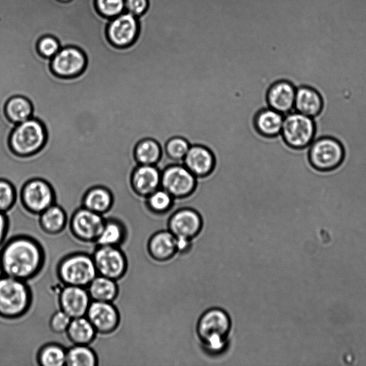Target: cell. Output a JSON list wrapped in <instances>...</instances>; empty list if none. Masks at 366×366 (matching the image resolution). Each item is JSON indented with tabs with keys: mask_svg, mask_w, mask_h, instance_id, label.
Masks as SVG:
<instances>
[{
	"mask_svg": "<svg viewBox=\"0 0 366 366\" xmlns=\"http://www.w3.org/2000/svg\"><path fill=\"white\" fill-rule=\"evenodd\" d=\"M43 264V250L30 238H14L0 252V271L4 275L24 282L38 275Z\"/></svg>",
	"mask_w": 366,
	"mask_h": 366,
	"instance_id": "6da1fadb",
	"label": "cell"
},
{
	"mask_svg": "<svg viewBox=\"0 0 366 366\" xmlns=\"http://www.w3.org/2000/svg\"><path fill=\"white\" fill-rule=\"evenodd\" d=\"M231 325L229 315L221 308L208 309L203 313L198 322L197 334L208 354L219 355L226 350Z\"/></svg>",
	"mask_w": 366,
	"mask_h": 366,
	"instance_id": "7a4b0ae2",
	"label": "cell"
},
{
	"mask_svg": "<svg viewBox=\"0 0 366 366\" xmlns=\"http://www.w3.org/2000/svg\"><path fill=\"white\" fill-rule=\"evenodd\" d=\"M32 293L25 282L7 275L0 277V317L15 319L30 308Z\"/></svg>",
	"mask_w": 366,
	"mask_h": 366,
	"instance_id": "3957f363",
	"label": "cell"
},
{
	"mask_svg": "<svg viewBox=\"0 0 366 366\" xmlns=\"http://www.w3.org/2000/svg\"><path fill=\"white\" fill-rule=\"evenodd\" d=\"M58 275L65 286L88 288L98 274L92 256L76 253L61 261Z\"/></svg>",
	"mask_w": 366,
	"mask_h": 366,
	"instance_id": "277c9868",
	"label": "cell"
},
{
	"mask_svg": "<svg viewBox=\"0 0 366 366\" xmlns=\"http://www.w3.org/2000/svg\"><path fill=\"white\" fill-rule=\"evenodd\" d=\"M45 139L44 126L37 119L31 117L14 127L10 137V146L17 155H30L40 150Z\"/></svg>",
	"mask_w": 366,
	"mask_h": 366,
	"instance_id": "5b68a950",
	"label": "cell"
},
{
	"mask_svg": "<svg viewBox=\"0 0 366 366\" xmlns=\"http://www.w3.org/2000/svg\"><path fill=\"white\" fill-rule=\"evenodd\" d=\"M282 135L286 143L296 149L309 147L316 136L314 119L293 111L285 115Z\"/></svg>",
	"mask_w": 366,
	"mask_h": 366,
	"instance_id": "8992f818",
	"label": "cell"
},
{
	"mask_svg": "<svg viewBox=\"0 0 366 366\" xmlns=\"http://www.w3.org/2000/svg\"><path fill=\"white\" fill-rule=\"evenodd\" d=\"M310 164L321 171H329L339 167L344 159V149L338 139L321 137L314 139L309 146Z\"/></svg>",
	"mask_w": 366,
	"mask_h": 366,
	"instance_id": "52a82bcc",
	"label": "cell"
},
{
	"mask_svg": "<svg viewBox=\"0 0 366 366\" xmlns=\"http://www.w3.org/2000/svg\"><path fill=\"white\" fill-rule=\"evenodd\" d=\"M93 258L98 275L117 282L127 272V258L117 247L98 246Z\"/></svg>",
	"mask_w": 366,
	"mask_h": 366,
	"instance_id": "ba28073f",
	"label": "cell"
},
{
	"mask_svg": "<svg viewBox=\"0 0 366 366\" xmlns=\"http://www.w3.org/2000/svg\"><path fill=\"white\" fill-rule=\"evenodd\" d=\"M106 218L84 207L78 209L69 219L73 235L79 240L95 242L104 227Z\"/></svg>",
	"mask_w": 366,
	"mask_h": 366,
	"instance_id": "9c48e42d",
	"label": "cell"
},
{
	"mask_svg": "<svg viewBox=\"0 0 366 366\" xmlns=\"http://www.w3.org/2000/svg\"><path fill=\"white\" fill-rule=\"evenodd\" d=\"M196 185V177L184 164H174L166 168L161 173V187L173 198H183L193 193Z\"/></svg>",
	"mask_w": 366,
	"mask_h": 366,
	"instance_id": "30bf717a",
	"label": "cell"
},
{
	"mask_svg": "<svg viewBox=\"0 0 366 366\" xmlns=\"http://www.w3.org/2000/svg\"><path fill=\"white\" fill-rule=\"evenodd\" d=\"M169 231L176 238L192 240L203 228V217L191 207H181L172 213L168 222Z\"/></svg>",
	"mask_w": 366,
	"mask_h": 366,
	"instance_id": "8fae6325",
	"label": "cell"
},
{
	"mask_svg": "<svg viewBox=\"0 0 366 366\" xmlns=\"http://www.w3.org/2000/svg\"><path fill=\"white\" fill-rule=\"evenodd\" d=\"M22 198L27 210L36 215L41 214L55 203L54 190L41 179L27 182L23 189Z\"/></svg>",
	"mask_w": 366,
	"mask_h": 366,
	"instance_id": "7c38bea8",
	"label": "cell"
},
{
	"mask_svg": "<svg viewBox=\"0 0 366 366\" xmlns=\"http://www.w3.org/2000/svg\"><path fill=\"white\" fill-rule=\"evenodd\" d=\"M86 317L102 335L115 332L120 323L119 312L113 303L92 301Z\"/></svg>",
	"mask_w": 366,
	"mask_h": 366,
	"instance_id": "4fadbf2b",
	"label": "cell"
},
{
	"mask_svg": "<svg viewBox=\"0 0 366 366\" xmlns=\"http://www.w3.org/2000/svg\"><path fill=\"white\" fill-rule=\"evenodd\" d=\"M139 32L137 17L125 11L111 21L108 34L111 42L117 47H126L136 40Z\"/></svg>",
	"mask_w": 366,
	"mask_h": 366,
	"instance_id": "5bb4252c",
	"label": "cell"
},
{
	"mask_svg": "<svg viewBox=\"0 0 366 366\" xmlns=\"http://www.w3.org/2000/svg\"><path fill=\"white\" fill-rule=\"evenodd\" d=\"M86 65L83 52L73 47L61 48L52 58V69L62 78H71L80 74Z\"/></svg>",
	"mask_w": 366,
	"mask_h": 366,
	"instance_id": "9a60e30c",
	"label": "cell"
},
{
	"mask_svg": "<svg viewBox=\"0 0 366 366\" xmlns=\"http://www.w3.org/2000/svg\"><path fill=\"white\" fill-rule=\"evenodd\" d=\"M92 302L88 289L74 286H65L59 297L60 310L72 319L86 317Z\"/></svg>",
	"mask_w": 366,
	"mask_h": 366,
	"instance_id": "2e32d148",
	"label": "cell"
},
{
	"mask_svg": "<svg viewBox=\"0 0 366 366\" xmlns=\"http://www.w3.org/2000/svg\"><path fill=\"white\" fill-rule=\"evenodd\" d=\"M296 88L290 82L280 80L275 82L268 93L269 108L284 115L295 111Z\"/></svg>",
	"mask_w": 366,
	"mask_h": 366,
	"instance_id": "e0dca14e",
	"label": "cell"
},
{
	"mask_svg": "<svg viewBox=\"0 0 366 366\" xmlns=\"http://www.w3.org/2000/svg\"><path fill=\"white\" fill-rule=\"evenodd\" d=\"M184 165L196 177L207 176L214 169L215 158L212 152L207 148L191 146L183 161Z\"/></svg>",
	"mask_w": 366,
	"mask_h": 366,
	"instance_id": "ac0fdd59",
	"label": "cell"
},
{
	"mask_svg": "<svg viewBox=\"0 0 366 366\" xmlns=\"http://www.w3.org/2000/svg\"><path fill=\"white\" fill-rule=\"evenodd\" d=\"M162 172L156 165H139L133 174V185L137 193L149 196L161 187Z\"/></svg>",
	"mask_w": 366,
	"mask_h": 366,
	"instance_id": "d6986e66",
	"label": "cell"
},
{
	"mask_svg": "<svg viewBox=\"0 0 366 366\" xmlns=\"http://www.w3.org/2000/svg\"><path fill=\"white\" fill-rule=\"evenodd\" d=\"M148 251L154 260L165 262L178 253L176 238L169 231L156 233L148 241Z\"/></svg>",
	"mask_w": 366,
	"mask_h": 366,
	"instance_id": "ffe728a7",
	"label": "cell"
},
{
	"mask_svg": "<svg viewBox=\"0 0 366 366\" xmlns=\"http://www.w3.org/2000/svg\"><path fill=\"white\" fill-rule=\"evenodd\" d=\"M323 102L321 94L309 86L296 89L295 111L310 117H315L321 112Z\"/></svg>",
	"mask_w": 366,
	"mask_h": 366,
	"instance_id": "44dd1931",
	"label": "cell"
},
{
	"mask_svg": "<svg viewBox=\"0 0 366 366\" xmlns=\"http://www.w3.org/2000/svg\"><path fill=\"white\" fill-rule=\"evenodd\" d=\"M68 221L66 212L56 204L47 208L38 218L40 227L49 235L60 233L66 228Z\"/></svg>",
	"mask_w": 366,
	"mask_h": 366,
	"instance_id": "7402d4cb",
	"label": "cell"
},
{
	"mask_svg": "<svg viewBox=\"0 0 366 366\" xmlns=\"http://www.w3.org/2000/svg\"><path fill=\"white\" fill-rule=\"evenodd\" d=\"M92 301L113 303L117 298L119 287L113 279L98 275L88 286Z\"/></svg>",
	"mask_w": 366,
	"mask_h": 366,
	"instance_id": "603a6c76",
	"label": "cell"
},
{
	"mask_svg": "<svg viewBox=\"0 0 366 366\" xmlns=\"http://www.w3.org/2000/svg\"><path fill=\"white\" fill-rule=\"evenodd\" d=\"M66 335L73 345H89L96 338L97 331L86 317L73 319Z\"/></svg>",
	"mask_w": 366,
	"mask_h": 366,
	"instance_id": "cb8c5ba5",
	"label": "cell"
},
{
	"mask_svg": "<svg viewBox=\"0 0 366 366\" xmlns=\"http://www.w3.org/2000/svg\"><path fill=\"white\" fill-rule=\"evenodd\" d=\"M106 218V222L95 242L98 246L119 247L126 236L124 221L116 218Z\"/></svg>",
	"mask_w": 366,
	"mask_h": 366,
	"instance_id": "d4e9b609",
	"label": "cell"
},
{
	"mask_svg": "<svg viewBox=\"0 0 366 366\" xmlns=\"http://www.w3.org/2000/svg\"><path fill=\"white\" fill-rule=\"evenodd\" d=\"M285 115L271 108L260 111L255 123L258 130L264 135L273 137L282 131Z\"/></svg>",
	"mask_w": 366,
	"mask_h": 366,
	"instance_id": "484cf974",
	"label": "cell"
},
{
	"mask_svg": "<svg viewBox=\"0 0 366 366\" xmlns=\"http://www.w3.org/2000/svg\"><path fill=\"white\" fill-rule=\"evenodd\" d=\"M112 204L113 197L111 192L103 187L91 189L83 201L84 207L102 216L110 211Z\"/></svg>",
	"mask_w": 366,
	"mask_h": 366,
	"instance_id": "4316f807",
	"label": "cell"
},
{
	"mask_svg": "<svg viewBox=\"0 0 366 366\" xmlns=\"http://www.w3.org/2000/svg\"><path fill=\"white\" fill-rule=\"evenodd\" d=\"M98 365V356L89 345H73L67 350L66 365L67 366H96Z\"/></svg>",
	"mask_w": 366,
	"mask_h": 366,
	"instance_id": "83f0119b",
	"label": "cell"
},
{
	"mask_svg": "<svg viewBox=\"0 0 366 366\" xmlns=\"http://www.w3.org/2000/svg\"><path fill=\"white\" fill-rule=\"evenodd\" d=\"M5 113L13 124H20L32 117V104L24 97L14 96L6 103Z\"/></svg>",
	"mask_w": 366,
	"mask_h": 366,
	"instance_id": "f1b7e54d",
	"label": "cell"
},
{
	"mask_svg": "<svg viewBox=\"0 0 366 366\" xmlns=\"http://www.w3.org/2000/svg\"><path fill=\"white\" fill-rule=\"evenodd\" d=\"M161 156V147L153 139H144L135 148V157L139 165H155L160 161Z\"/></svg>",
	"mask_w": 366,
	"mask_h": 366,
	"instance_id": "f546056e",
	"label": "cell"
},
{
	"mask_svg": "<svg viewBox=\"0 0 366 366\" xmlns=\"http://www.w3.org/2000/svg\"><path fill=\"white\" fill-rule=\"evenodd\" d=\"M148 206L152 213L163 216L171 211L174 206V198L168 192L160 187L148 196Z\"/></svg>",
	"mask_w": 366,
	"mask_h": 366,
	"instance_id": "4dcf8cb0",
	"label": "cell"
},
{
	"mask_svg": "<svg viewBox=\"0 0 366 366\" xmlns=\"http://www.w3.org/2000/svg\"><path fill=\"white\" fill-rule=\"evenodd\" d=\"M67 350L57 344H48L39 352L38 361L42 366H63L66 365Z\"/></svg>",
	"mask_w": 366,
	"mask_h": 366,
	"instance_id": "1f68e13d",
	"label": "cell"
},
{
	"mask_svg": "<svg viewBox=\"0 0 366 366\" xmlns=\"http://www.w3.org/2000/svg\"><path fill=\"white\" fill-rule=\"evenodd\" d=\"M190 146L186 139L182 137H173L165 145V152L172 161L179 164H183L185 157Z\"/></svg>",
	"mask_w": 366,
	"mask_h": 366,
	"instance_id": "d6a6232c",
	"label": "cell"
},
{
	"mask_svg": "<svg viewBox=\"0 0 366 366\" xmlns=\"http://www.w3.org/2000/svg\"><path fill=\"white\" fill-rule=\"evenodd\" d=\"M96 5L102 15L111 19L126 11V0H96Z\"/></svg>",
	"mask_w": 366,
	"mask_h": 366,
	"instance_id": "836d02e7",
	"label": "cell"
},
{
	"mask_svg": "<svg viewBox=\"0 0 366 366\" xmlns=\"http://www.w3.org/2000/svg\"><path fill=\"white\" fill-rule=\"evenodd\" d=\"M15 192L8 181L0 180V212L6 214L14 205Z\"/></svg>",
	"mask_w": 366,
	"mask_h": 366,
	"instance_id": "e575fe53",
	"label": "cell"
},
{
	"mask_svg": "<svg viewBox=\"0 0 366 366\" xmlns=\"http://www.w3.org/2000/svg\"><path fill=\"white\" fill-rule=\"evenodd\" d=\"M72 318L67 314L63 310H60L54 313L49 321V327L52 332L58 334L66 333L71 324Z\"/></svg>",
	"mask_w": 366,
	"mask_h": 366,
	"instance_id": "d590c367",
	"label": "cell"
},
{
	"mask_svg": "<svg viewBox=\"0 0 366 366\" xmlns=\"http://www.w3.org/2000/svg\"><path fill=\"white\" fill-rule=\"evenodd\" d=\"M38 47L40 54L47 58H54L60 49L58 41L51 36L42 38L38 43Z\"/></svg>",
	"mask_w": 366,
	"mask_h": 366,
	"instance_id": "8d00e7d4",
	"label": "cell"
},
{
	"mask_svg": "<svg viewBox=\"0 0 366 366\" xmlns=\"http://www.w3.org/2000/svg\"><path fill=\"white\" fill-rule=\"evenodd\" d=\"M149 8V0H126V11L137 17L144 14Z\"/></svg>",
	"mask_w": 366,
	"mask_h": 366,
	"instance_id": "74e56055",
	"label": "cell"
},
{
	"mask_svg": "<svg viewBox=\"0 0 366 366\" xmlns=\"http://www.w3.org/2000/svg\"><path fill=\"white\" fill-rule=\"evenodd\" d=\"M9 229V217L6 214L0 212V247L5 241Z\"/></svg>",
	"mask_w": 366,
	"mask_h": 366,
	"instance_id": "f35d334b",
	"label": "cell"
},
{
	"mask_svg": "<svg viewBox=\"0 0 366 366\" xmlns=\"http://www.w3.org/2000/svg\"><path fill=\"white\" fill-rule=\"evenodd\" d=\"M176 245L178 253H187L192 249V240L183 238H176Z\"/></svg>",
	"mask_w": 366,
	"mask_h": 366,
	"instance_id": "ab89813d",
	"label": "cell"
},
{
	"mask_svg": "<svg viewBox=\"0 0 366 366\" xmlns=\"http://www.w3.org/2000/svg\"><path fill=\"white\" fill-rule=\"evenodd\" d=\"M61 1L67 2V1H69V0H61Z\"/></svg>",
	"mask_w": 366,
	"mask_h": 366,
	"instance_id": "60d3db41",
	"label": "cell"
}]
</instances>
